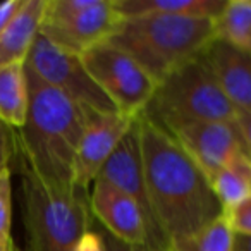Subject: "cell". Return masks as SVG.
Masks as SVG:
<instances>
[{"instance_id":"obj_7","label":"cell","mask_w":251,"mask_h":251,"mask_svg":"<svg viewBox=\"0 0 251 251\" xmlns=\"http://www.w3.org/2000/svg\"><path fill=\"white\" fill-rule=\"evenodd\" d=\"M81 59L121 114L138 117L147 110L158 83L129 53L107 40L83 52Z\"/></svg>"},{"instance_id":"obj_23","label":"cell","mask_w":251,"mask_h":251,"mask_svg":"<svg viewBox=\"0 0 251 251\" xmlns=\"http://www.w3.org/2000/svg\"><path fill=\"white\" fill-rule=\"evenodd\" d=\"M73 251H107V246H105L101 232L91 229L79 237V241L73 248Z\"/></svg>"},{"instance_id":"obj_17","label":"cell","mask_w":251,"mask_h":251,"mask_svg":"<svg viewBox=\"0 0 251 251\" xmlns=\"http://www.w3.org/2000/svg\"><path fill=\"white\" fill-rule=\"evenodd\" d=\"M224 212L251 198V157L239 153L208 179Z\"/></svg>"},{"instance_id":"obj_4","label":"cell","mask_w":251,"mask_h":251,"mask_svg":"<svg viewBox=\"0 0 251 251\" xmlns=\"http://www.w3.org/2000/svg\"><path fill=\"white\" fill-rule=\"evenodd\" d=\"M19 171L25 251H73L93 227L88 193L47 184L25 165Z\"/></svg>"},{"instance_id":"obj_12","label":"cell","mask_w":251,"mask_h":251,"mask_svg":"<svg viewBox=\"0 0 251 251\" xmlns=\"http://www.w3.org/2000/svg\"><path fill=\"white\" fill-rule=\"evenodd\" d=\"M100 179L110 182L122 193L134 200L143 210L145 217H147L148 230H150V244L151 246H160L167 248L165 239L162 237L160 230L157 227L153 217V210H151L150 200H148L147 186H145V176H143V162H141V148H140V138H138L136 129V119L134 124L127 134L122 138L119 147L110 155L107 164L101 169Z\"/></svg>"},{"instance_id":"obj_3","label":"cell","mask_w":251,"mask_h":251,"mask_svg":"<svg viewBox=\"0 0 251 251\" xmlns=\"http://www.w3.org/2000/svg\"><path fill=\"white\" fill-rule=\"evenodd\" d=\"M215 40L213 19L186 16H136L122 19L114 45L127 52L157 83L196 59Z\"/></svg>"},{"instance_id":"obj_27","label":"cell","mask_w":251,"mask_h":251,"mask_svg":"<svg viewBox=\"0 0 251 251\" xmlns=\"http://www.w3.org/2000/svg\"><path fill=\"white\" fill-rule=\"evenodd\" d=\"M0 251H19L12 236H0Z\"/></svg>"},{"instance_id":"obj_25","label":"cell","mask_w":251,"mask_h":251,"mask_svg":"<svg viewBox=\"0 0 251 251\" xmlns=\"http://www.w3.org/2000/svg\"><path fill=\"white\" fill-rule=\"evenodd\" d=\"M234 122H236L237 129H239L244 150L251 157V112H237Z\"/></svg>"},{"instance_id":"obj_5","label":"cell","mask_w":251,"mask_h":251,"mask_svg":"<svg viewBox=\"0 0 251 251\" xmlns=\"http://www.w3.org/2000/svg\"><path fill=\"white\" fill-rule=\"evenodd\" d=\"M145 112L164 127L186 122H232L237 114L201 55L158 83Z\"/></svg>"},{"instance_id":"obj_11","label":"cell","mask_w":251,"mask_h":251,"mask_svg":"<svg viewBox=\"0 0 251 251\" xmlns=\"http://www.w3.org/2000/svg\"><path fill=\"white\" fill-rule=\"evenodd\" d=\"M90 208L93 219L117 241L133 246L150 244V230L143 210L131 196L110 182L97 177L90 195Z\"/></svg>"},{"instance_id":"obj_16","label":"cell","mask_w":251,"mask_h":251,"mask_svg":"<svg viewBox=\"0 0 251 251\" xmlns=\"http://www.w3.org/2000/svg\"><path fill=\"white\" fill-rule=\"evenodd\" d=\"M29 105L26 64L0 67V119L12 127L21 129L26 122Z\"/></svg>"},{"instance_id":"obj_13","label":"cell","mask_w":251,"mask_h":251,"mask_svg":"<svg viewBox=\"0 0 251 251\" xmlns=\"http://www.w3.org/2000/svg\"><path fill=\"white\" fill-rule=\"evenodd\" d=\"M237 112H251V53L213 40L201 53Z\"/></svg>"},{"instance_id":"obj_8","label":"cell","mask_w":251,"mask_h":251,"mask_svg":"<svg viewBox=\"0 0 251 251\" xmlns=\"http://www.w3.org/2000/svg\"><path fill=\"white\" fill-rule=\"evenodd\" d=\"M26 67L43 83L62 91L84 110L121 114L88 73L81 55L53 45L45 36L38 35L26 59Z\"/></svg>"},{"instance_id":"obj_10","label":"cell","mask_w":251,"mask_h":251,"mask_svg":"<svg viewBox=\"0 0 251 251\" xmlns=\"http://www.w3.org/2000/svg\"><path fill=\"white\" fill-rule=\"evenodd\" d=\"M134 119L136 117L124 114L91 112L74 160V188L88 193V188L97 181L103 165L119 147L122 138L133 127Z\"/></svg>"},{"instance_id":"obj_1","label":"cell","mask_w":251,"mask_h":251,"mask_svg":"<svg viewBox=\"0 0 251 251\" xmlns=\"http://www.w3.org/2000/svg\"><path fill=\"white\" fill-rule=\"evenodd\" d=\"M145 186L165 244L193 236L224 213L210 181L153 117H136Z\"/></svg>"},{"instance_id":"obj_26","label":"cell","mask_w":251,"mask_h":251,"mask_svg":"<svg viewBox=\"0 0 251 251\" xmlns=\"http://www.w3.org/2000/svg\"><path fill=\"white\" fill-rule=\"evenodd\" d=\"M23 4H25V0H7V2L0 4V35L4 33V29L12 21V18L19 12Z\"/></svg>"},{"instance_id":"obj_21","label":"cell","mask_w":251,"mask_h":251,"mask_svg":"<svg viewBox=\"0 0 251 251\" xmlns=\"http://www.w3.org/2000/svg\"><path fill=\"white\" fill-rule=\"evenodd\" d=\"M224 215L236 236L251 237V198L244 200L237 206L224 212Z\"/></svg>"},{"instance_id":"obj_14","label":"cell","mask_w":251,"mask_h":251,"mask_svg":"<svg viewBox=\"0 0 251 251\" xmlns=\"http://www.w3.org/2000/svg\"><path fill=\"white\" fill-rule=\"evenodd\" d=\"M47 0H25L23 7L0 35V67L26 64L40 35Z\"/></svg>"},{"instance_id":"obj_9","label":"cell","mask_w":251,"mask_h":251,"mask_svg":"<svg viewBox=\"0 0 251 251\" xmlns=\"http://www.w3.org/2000/svg\"><path fill=\"white\" fill-rule=\"evenodd\" d=\"M206 177H212L236 155L246 153L236 122H186L165 127Z\"/></svg>"},{"instance_id":"obj_18","label":"cell","mask_w":251,"mask_h":251,"mask_svg":"<svg viewBox=\"0 0 251 251\" xmlns=\"http://www.w3.org/2000/svg\"><path fill=\"white\" fill-rule=\"evenodd\" d=\"M213 25L215 40L251 53V0H227Z\"/></svg>"},{"instance_id":"obj_24","label":"cell","mask_w":251,"mask_h":251,"mask_svg":"<svg viewBox=\"0 0 251 251\" xmlns=\"http://www.w3.org/2000/svg\"><path fill=\"white\" fill-rule=\"evenodd\" d=\"M105 241L107 251H169V248H160V246H151V244H145V246H133V244H126L117 241L115 237H112L110 234H107L103 230L101 232Z\"/></svg>"},{"instance_id":"obj_6","label":"cell","mask_w":251,"mask_h":251,"mask_svg":"<svg viewBox=\"0 0 251 251\" xmlns=\"http://www.w3.org/2000/svg\"><path fill=\"white\" fill-rule=\"evenodd\" d=\"M122 16L114 0H47L40 35L60 49L81 55L107 42Z\"/></svg>"},{"instance_id":"obj_22","label":"cell","mask_w":251,"mask_h":251,"mask_svg":"<svg viewBox=\"0 0 251 251\" xmlns=\"http://www.w3.org/2000/svg\"><path fill=\"white\" fill-rule=\"evenodd\" d=\"M16 157V140L14 129L9 127L0 119V172L11 169V162Z\"/></svg>"},{"instance_id":"obj_20","label":"cell","mask_w":251,"mask_h":251,"mask_svg":"<svg viewBox=\"0 0 251 251\" xmlns=\"http://www.w3.org/2000/svg\"><path fill=\"white\" fill-rule=\"evenodd\" d=\"M12 229V171L0 172V236H11Z\"/></svg>"},{"instance_id":"obj_19","label":"cell","mask_w":251,"mask_h":251,"mask_svg":"<svg viewBox=\"0 0 251 251\" xmlns=\"http://www.w3.org/2000/svg\"><path fill=\"white\" fill-rule=\"evenodd\" d=\"M169 251H236V234L222 213L196 234L169 244Z\"/></svg>"},{"instance_id":"obj_15","label":"cell","mask_w":251,"mask_h":251,"mask_svg":"<svg viewBox=\"0 0 251 251\" xmlns=\"http://www.w3.org/2000/svg\"><path fill=\"white\" fill-rule=\"evenodd\" d=\"M227 0H114L122 19L136 16H186L215 19Z\"/></svg>"},{"instance_id":"obj_2","label":"cell","mask_w":251,"mask_h":251,"mask_svg":"<svg viewBox=\"0 0 251 251\" xmlns=\"http://www.w3.org/2000/svg\"><path fill=\"white\" fill-rule=\"evenodd\" d=\"M26 81L28 115L21 129H14L18 164L50 186L74 188V160L91 112L43 83L28 67Z\"/></svg>"},{"instance_id":"obj_28","label":"cell","mask_w":251,"mask_h":251,"mask_svg":"<svg viewBox=\"0 0 251 251\" xmlns=\"http://www.w3.org/2000/svg\"><path fill=\"white\" fill-rule=\"evenodd\" d=\"M236 251H251V237L236 236Z\"/></svg>"}]
</instances>
